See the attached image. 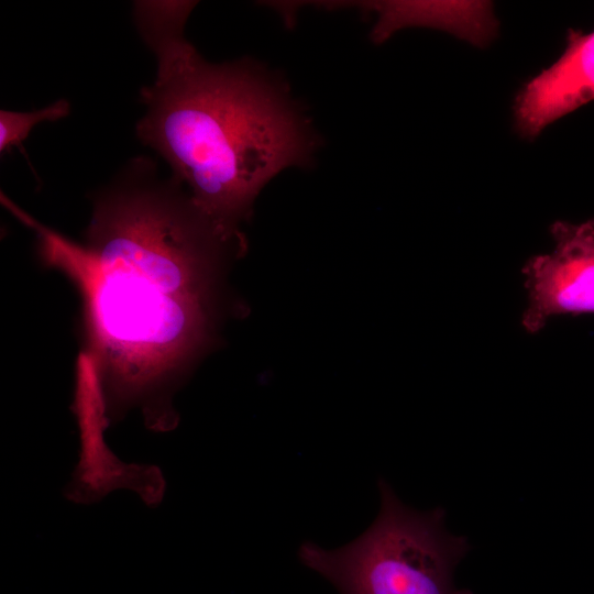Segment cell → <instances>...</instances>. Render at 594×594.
I'll use <instances>...</instances> for the list:
<instances>
[{
  "mask_svg": "<svg viewBox=\"0 0 594 594\" xmlns=\"http://www.w3.org/2000/svg\"><path fill=\"white\" fill-rule=\"evenodd\" d=\"M37 237L42 260L76 285L87 352L109 419L139 407L153 430L177 422L172 397L210 341L220 248L232 243L193 205L183 185L134 158L94 201L82 244L10 207Z\"/></svg>",
  "mask_w": 594,
  "mask_h": 594,
  "instance_id": "cell-1",
  "label": "cell"
},
{
  "mask_svg": "<svg viewBox=\"0 0 594 594\" xmlns=\"http://www.w3.org/2000/svg\"><path fill=\"white\" fill-rule=\"evenodd\" d=\"M196 1H136L133 15L157 61L142 88L136 135L169 164L198 211L229 240L261 189L314 161L318 140L285 85L250 59L211 64L186 40Z\"/></svg>",
  "mask_w": 594,
  "mask_h": 594,
  "instance_id": "cell-2",
  "label": "cell"
},
{
  "mask_svg": "<svg viewBox=\"0 0 594 594\" xmlns=\"http://www.w3.org/2000/svg\"><path fill=\"white\" fill-rule=\"evenodd\" d=\"M377 486L381 509L362 535L332 550L306 541L298 549L300 562L340 594H473L454 584L470 544L446 528L444 510H416L385 480Z\"/></svg>",
  "mask_w": 594,
  "mask_h": 594,
  "instance_id": "cell-3",
  "label": "cell"
},
{
  "mask_svg": "<svg viewBox=\"0 0 594 594\" xmlns=\"http://www.w3.org/2000/svg\"><path fill=\"white\" fill-rule=\"evenodd\" d=\"M550 231L554 250L530 257L521 270L528 290L521 323L530 333L553 316L594 314V219L557 221Z\"/></svg>",
  "mask_w": 594,
  "mask_h": 594,
  "instance_id": "cell-4",
  "label": "cell"
},
{
  "mask_svg": "<svg viewBox=\"0 0 594 594\" xmlns=\"http://www.w3.org/2000/svg\"><path fill=\"white\" fill-rule=\"evenodd\" d=\"M74 411L81 439V458L68 496L77 502H95L116 487H130L148 503L158 502L163 481L153 466L127 465L118 460L103 440L110 422L103 388L95 361L85 351L76 363Z\"/></svg>",
  "mask_w": 594,
  "mask_h": 594,
  "instance_id": "cell-5",
  "label": "cell"
},
{
  "mask_svg": "<svg viewBox=\"0 0 594 594\" xmlns=\"http://www.w3.org/2000/svg\"><path fill=\"white\" fill-rule=\"evenodd\" d=\"M561 57L529 80L516 98L518 131L538 135L551 122L594 100V31L569 30Z\"/></svg>",
  "mask_w": 594,
  "mask_h": 594,
  "instance_id": "cell-6",
  "label": "cell"
},
{
  "mask_svg": "<svg viewBox=\"0 0 594 594\" xmlns=\"http://www.w3.org/2000/svg\"><path fill=\"white\" fill-rule=\"evenodd\" d=\"M70 112V105L65 99H59L54 103L31 112H16L9 110L0 111V151H9L29 136L31 130L37 123L44 121H57L67 117Z\"/></svg>",
  "mask_w": 594,
  "mask_h": 594,
  "instance_id": "cell-7",
  "label": "cell"
}]
</instances>
